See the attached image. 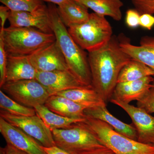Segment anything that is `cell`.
I'll list each match as a JSON object with an SVG mask.
<instances>
[{"label":"cell","instance_id":"1","mask_svg":"<svg viewBox=\"0 0 154 154\" xmlns=\"http://www.w3.org/2000/svg\"><path fill=\"white\" fill-rule=\"evenodd\" d=\"M92 86L106 103L112 98L119 73L132 59L120 46L119 38L112 36L104 46L88 52Z\"/></svg>","mask_w":154,"mask_h":154},{"label":"cell","instance_id":"2","mask_svg":"<svg viewBox=\"0 0 154 154\" xmlns=\"http://www.w3.org/2000/svg\"><path fill=\"white\" fill-rule=\"evenodd\" d=\"M48 8L53 32L69 70L83 85L93 87L88 54L69 33L59 15L55 5L49 3Z\"/></svg>","mask_w":154,"mask_h":154},{"label":"cell","instance_id":"3","mask_svg":"<svg viewBox=\"0 0 154 154\" xmlns=\"http://www.w3.org/2000/svg\"><path fill=\"white\" fill-rule=\"evenodd\" d=\"M7 55L29 56L56 40L54 33L36 29L11 27L0 30Z\"/></svg>","mask_w":154,"mask_h":154},{"label":"cell","instance_id":"4","mask_svg":"<svg viewBox=\"0 0 154 154\" xmlns=\"http://www.w3.org/2000/svg\"><path fill=\"white\" fill-rule=\"evenodd\" d=\"M105 146L115 154H154V146L141 143L117 132L104 122L86 117L84 122Z\"/></svg>","mask_w":154,"mask_h":154},{"label":"cell","instance_id":"5","mask_svg":"<svg viewBox=\"0 0 154 154\" xmlns=\"http://www.w3.org/2000/svg\"><path fill=\"white\" fill-rule=\"evenodd\" d=\"M75 42L83 49L91 52L101 48L112 38L113 30L105 17L90 14L86 22L68 29Z\"/></svg>","mask_w":154,"mask_h":154},{"label":"cell","instance_id":"6","mask_svg":"<svg viewBox=\"0 0 154 154\" xmlns=\"http://www.w3.org/2000/svg\"><path fill=\"white\" fill-rule=\"evenodd\" d=\"M56 146L71 154L104 146L85 122L75 123L66 129L51 131Z\"/></svg>","mask_w":154,"mask_h":154},{"label":"cell","instance_id":"7","mask_svg":"<svg viewBox=\"0 0 154 154\" xmlns=\"http://www.w3.org/2000/svg\"><path fill=\"white\" fill-rule=\"evenodd\" d=\"M1 88L18 103L32 108L45 105L50 96L36 79L6 82Z\"/></svg>","mask_w":154,"mask_h":154},{"label":"cell","instance_id":"8","mask_svg":"<svg viewBox=\"0 0 154 154\" xmlns=\"http://www.w3.org/2000/svg\"><path fill=\"white\" fill-rule=\"evenodd\" d=\"M0 116L10 124L35 139L43 146H56L51 130L37 114L32 116H18L1 109Z\"/></svg>","mask_w":154,"mask_h":154},{"label":"cell","instance_id":"9","mask_svg":"<svg viewBox=\"0 0 154 154\" xmlns=\"http://www.w3.org/2000/svg\"><path fill=\"white\" fill-rule=\"evenodd\" d=\"M28 57L37 72L69 70L66 60L56 40L38 50L28 56Z\"/></svg>","mask_w":154,"mask_h":154},{"label":"cell","instance_id":"10","mask_svg":"<svg viewBox=\"0 0 154 154\" xmlns=\"http://www.w3.org/2000/svg\"><path fill=\"white\" fill-rule=\"evenodd\" d=\"M110 102L121 107L129 115L137 131L138 141L144 144L154 143V116L134 105L111 99Z\"/></svg>","mask_w":154,"mask_h":154},{"label":"cell","instance_id":"11","mask_svg":"<svg viewBox=\"0 0 154 154\" xmlns=\"http://www.w3.org/2000/svg\"><path fill=\"white\" fill-rule=\"evenodd\" d=\"M0 132L7 143L29 154H47L35 139L0 117Z\"/></svg>","mask_w":154,"mask_h":154},{"label":"cell","instance_id":"12","mask_svg":"<svg viewBox=\"0 0 154 154\" xmlns=\"http://www.w3.org/2000/svg\"><path fill=\"white\" fill-rule=\"evenodd\" d=\"M36 79L45 88L50 96L83 85L69 70L37 72Z\"/></svg>","mask_w":154,"mask_h":154},{"label":"cell","instance_id":"13","mask_svg":"<svg viewBox=\"0 0 154 154\" xmlns=\"http://www.w3.org/2000/svg\"><path fill=\"white\" fill-rule=\"evenodd\" d=\"M8 21L11 27L34 28L44 33H54L46 5L34 12L11 11Z\"/></svg>","mask_w":154,"mask_h":154},{"label":"cell","instance_id":"14","mask_svg":"<svg viewBox=\"0 0 154 154\" xmlns=\"http://www.w3.org/2000/svg\"><path fill=\"white\" fill-rule=\"evenodd\" d=\"M154 80L153 76H148L136 81L117 83L111 99L127 104L138 101L151 88Z\"/></svg>","mask_w":154,"mask_h":154},{"label":"cell","instance_id":"15","mask_svg":"<svg viewBox=\"0 0 154 154\" xmlns=\"http://www.w3.org/2000/svg\"><path fill=\"white\" fill-rule=\"evenodd\" d=\"M119 38L120 46L133 59L139 61L154 72V37L145 36L141 38L139 45L130 43L128 38Z\"/></svg>","mask_w":154,"mask_h":154},{"label":"cell","instance_id":"16","mask_svg":"<svg viewBox=\"0 0 154 154\" xmlns=\"http://www.w3.org/2000/svg\"><path fill=\"white\" fill-rule=\"evenodd\" d=\"M85 113L86 117L102 120L117 132L137 141V131L134 124H127L113 116L107 110L106 105L86 108Z\"/></svg>","mask_w":154,"mask_h":154},{"label":"cell","instance_id":"17","mask_svg":"<svg viewBox=\"0 0 154 154\" xmlns=\"http://www.w3.org/2000/svg\"><path fill=\"white\" fill-rule=\"evenodd\" d=\"M37 73L28 56L7 55L5 82L34 79Z\"/></svg>","mask_w":154,"mask_h":154},{"label":"cell","instance_id":"18","mask_svg":"<svg viewBox=\"0 0 154 154\" xmlns=\"http://www.w3.org/2000/svg\"><path fill=\"white\" fill-rule=\"evenodd\" d=\"M45 105L57 114L69 118L85 120L86 107L63 96L51 95Z\"/></svg>","mask_w":154,"mask_h":154},{"label":"cell","instance_id":"19","mask_svg":"<svg viewBox=\"0 0 154 154\" xmlns=\"http://www.w3.org/2000/svg\"><path fill=\"white\" fill-rule=\"evenodd\" d=\"M57 9L62 21L68 28L86 22L90 17L88 8L75 0H67Z\"/></svg>","mask_w":154,"mask_h":154},{"label":"cell","instance_id":"20","mask_svg":"<svg viewBox=\"0 0 154 154\" xmlns=\"http://www.w3.org/2000/svg\"><path fill=\"white\" fill-rule=\"evenodd\" d=\"M53 95L63 96L86 108L106 105L92 87H84L58 92Z\"/></svg>","mask_w":154,"mask_h":154},{"label":"cell","instance_id":"21","mask_svg":"<svg viewBox=\"0 0 154 154\" xmlns=\"http://www.w3.org/2000/svg\"><path fill=\"white\" fill-rule=\"evenodd\" d=\"M82 4L94 13L105 17L108 16L119 21L122 17L121 8L123 6L121 0H75Z\"/></svg>","mask_w":154,"mask_h":154},{"label":"cell","instance_id":"22","mask_svg":"<svg viewBox=\"0 0 154 154\" xmlns=\"http://www.w3.org/2000/svg\"><path fill=\"white\" fill-rule=\"evenodd\" d=\"M33 108L35 109L36 114L42 119L51 131L56 129H66L75 123L84 122L85 120L62 116L52 112L45 105H38Z\"/></svg>","mask_w":154,"mask_h":154},{"label":"cell","instance_id":"23","mask_svg":"<svg viewBox=\"0 0 154 154\" xmlns=\"http://www.w3.org/2000/svg\"><path fill=\"white\" fill-rule=\"evenodd\" d=\"M148 76L154 77L153 71L143 63L132 59L122 69L117 83L136 81Z\"/></svg>","mask_w":154,"mask_h":154},{"label":"cell","instance_id":"24","mask_svg":"<svg viewBox=\"0 0 154 154\" xmlns=\"http://www.w3.org/2000/svg\"><path fill=\"white\" fill-rule=\"evenodd\" d=\"M0 107L1 109L14 115L32 116L36 114L34 108L18 103L7 96L2 90L0 91Z\"/></svg>","mask_w":154,"mask_h":154},{"label":"cell","instance_id":"25","mask_svg":"<svg viewBox=\"0 0 154 154\" xmlns=\"http://www.w3.org/2000/svg\"><path fill=\"white\" fill-rule=\"evenodd\" d=\"M11 11L34 12L45 5L41 0H0Z\"/></svg>","mask_w":154,"mask_h":154},{"label":"cell","instance_id":"26","mask_svg":"<svg viewBox=\"0 0 154 154\" xmlns=\"http://www.w3.org/2000/svg\"><path fill=\"white\" fill-rule=\"evenodd\" d=\"M137 106L149 114L154 113V88L151 87L142 98L137 101Z\"/></svg>","mask_w":154,"mask_h":154},{"label":"cell","instance_id":"27","mask_svg":"<svg viewBox=\"0 0 154 154\" xmlns=\"http://www.w3.org/2000/svg\"><path fill=\"white\" fill-rule=\"evenodd\" d=\"M140 15L143 14H154V0H131Z\"/></svg>","mask_w":154,"mask_h":154},{"label":"cell","instance_id":"28","mask_svg":"<svg viewBox=\"0 0 154 154\" xmlns=\"http://www.w3.org/2000/svg\"><path fill=\"white\" fill-rule=\"evenodd\" d=\"M7 54L4 47L2 38L0 36V87L5 83Z\"/></svg>","mask_w":154,"mask_h":154},{"label":"cell","instance_id":"29","mask_svg":"<svg viewBox=\"0 0 154 154\" xmlns=\"http://www.w3.org/2000/svg\"><path fill=\"white\" fill-rule=\"evenodd\" d=\"M140 14L136 9H129L126 12L125 22L128 28H137L140 26Z\"/></svg>","mask_w":154,"mask_h":154},{"label":"cell","instance_id":"30","mask_svg":"<svg viewBox=\"0 0 154 154\" xmlns=\"http://www.w3.org/2000/svg\"><path fill=\"white\" fill-rule=\"evenodd\" d=\"M140 26L147 30H151L154 26V16L148 14L140 15Z\"/></svg>","mask_w":154,"mask_h":154},{"label":"cell","instance_id":"31","mask_svg":"<svg viewBox=\"0 0 154 154\" xmlns=\"http://www.w3.org/2000/svg\"><path fill=\"white\" fill-rule=\"evenodd\" d=\"M11 10L6 6H0V18H1V29H5V24L7 19H8Z\"/></svg>","mask_w":154,"mask_h":154},{"label":"cell","instance_id":"32","mask_svg":"<svg viewBox=\"0 0 154 154\" xmlns=\"http://www.w3.org/2000/svg\"><path fill=\"white\" fill-rule=\"evenodd\" d=\"M74 154H115L110 149L104 146L102 147L93 149L87 151Z\"/></svg>","mask_w":154,"mask_h":154},{"label":"cell","instance_id":"33","mask_svg":"<svg viewBox=\"0 0 154 154\" xmlns=\"http://www.w3.org/2000/svg\"><path fill=\"white\" fill-rule=\"evenodd\" d=\"M1 154H29L7 143L5 148H1Z\"/></svg>","mask_w":154,"mask_h":154},{"label":"cell","instance_id":"34","mask_svg":"<svg viewBox=\"0 0 154 154\" xmlns=\"http://www.w3.org/2000/svg\"><path fill=\"white\" fill-rule=\"evenodd\" d=\"M42 148L47 154H71L56 146L49 147H45L42 146Z\"/></svg>","mask_w":154,"mask_h":154},{"label":"cell","instance_id":"35","mask_svg":"<svg viewBox=\"0 0 154 154\" xmlns=\"http://www.w3.org/2000/svg\"><path fill=\"white\" fill-rule=\"evenodd\" d=\"M43 2H47L51 4L57 5L58 6L63 4L65 2H66L67 0H41Z\"/></svg>","mask_w":154,"mask_h":154},{"label":"cell","instance_id":"36","mask_svg":"<svg viewBox=\"0 0 154 154\" xmlns=\"http://www.w3.org/2000/svg\"><path fill=\"white\" fill-rule=\"evenodd\" d=\"M152 87H154V80L153 82L152 83Z\"/></svg>","mask_w":154,"mask_h":154},{"label":"cell","instance_id":"37","mask_svg":"<svg viewBox=\"0 0 154 154\" xmlns=\"http://www.w3.org/2000/svg\"><path fill=\"white\" fill-rule=\"evenodd\" d=\"M153 145L154 146V143H153Z\"/></svg>","mask_w":154,"mask_h":154}]
</instances>
